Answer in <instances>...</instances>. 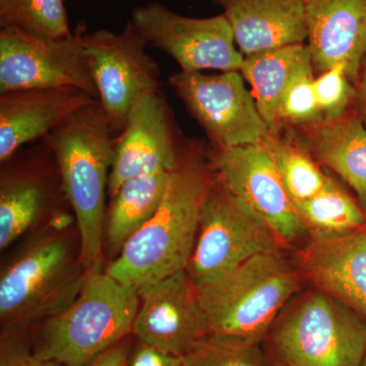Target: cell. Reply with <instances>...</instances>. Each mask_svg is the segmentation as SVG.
<instances>
[{"label":"cell","mask_w":366,"mask_h":366,"mask_svg":"<svg viewBox=\"0 0 366 366\" xmlns=\"http://www.w3.org/2000/svg\"><path fill=\"white\" fill-rule=\"evenodd\" d=\"M215 180L197 147L182 150L157 212L125 242L106 273L139 290L187 269L202 209Z\"/></svg>","instance_id":"1"},{"label":"cell","mask_w":366,"mask_h":366,"mask_svg":"<svg viewBox=\"0 0 366 366\" xmlns=\"http://www.w3.org/2000/svg\"><path fill=\"white\" fill-rule=\"evenodd\" d=\"M117 136L99 100L81 108L41 139L51 151L78 226L86 269L102 268L105 197Z\"/></svg>","instance_id":"2"},{"label":"cell","mask_w":366,"mask_h":366,"mask_svg":"<svg viewBox=\"0 0 366 366\" xmlns=\"http://www.w3.org/2000/svg\"><path fill=\"white\" fill-rule=\"evenodd\" d=\"M302 278L298 264L278 249L197 286L209 333L261 345L297 295Z\"/></svg>","instance_id":"3"},{"label":"cell","mask_w":366,"mask_h":366,"mask_svg":"<svg viewBox=\"0 0 366 366\" xmlns=\"http://www.w3.org/2000/svg\"><path fill=\"white\" fill-rule=\"evenodd\" d=\"M139 305L137 288L88 269L76 300L42 322L34 351L64 366H88L132 334Z\"/></svg>","instance_id":"4"},{"label":"cell","mask_w":366,"mask_h":366,"mask_svg":"<svg viewBox=\"0 0 366 366\" xmlns=\"http://www.w3.org/2000/svg\"><path fill=\"white\" fill-rule=\"evenodd\" d=\"M51 227V226H50ZM86 269L64 230L38 236L2 269V332H25L66 310L83 287Z\"/></svg>","instance_id":"5"},{"label":"cell","mask_w":366,"mask_h":366,"mask_svg":"<svg viewBox=\"0 0 366 366\" xmlns=\"http://www.w3.org/2000/svg\"><path fill=\"white\" fill-rule=\"evenodd\" d=\"M269 334L281 366H360L366 317L314 288L289 301Z\"/></svg>","instance_id":"6"},{"label":"cell","mask_w":366,"mask_h":366,"mask_svg":"<svg viewBox=\"0 0 366 366\" xmlns=\"http://www.w3.org/2000/svg\"><path fill=\"white\" fill-rule=\"evenodd\" d=\"M283 244L254 212L216 177L204 201L187 271L196 286Z\"/></svg>","instance_id":"7"},{"label":"cell","mask_w":366,"mask_h":366,"mask_svg":"<svg viewBox=\"0 0 366 366\" xmlns=\"http://www.w3.org/2000/svg\"><path fill=\"white\" fill-rule=\"evenodd\" d=\"M148 43L131 21L122 32L96 30L84 35V47L99 102L118 136L134 103L161 91V71L147 52Z\"/></svg>","instance_id":"8"},{"label":"cell","mask_w":366,"mask_h":366,"mask_svg":"<svg viewBox=\"0 0 366 366\" xmlns=\"http://www.w3.org/2000/svg\"><path fill=\"white\" fill-rule=\"evenodd\" d=\"M86 24L71 35L44 38L0 30V94L34 88H76L98 99L84 47Z\"/></svg>","instance_id":"9"},{"label":"cell","mask_w":366,"mask_h":366,"mask_svg":"<svg viewBox=\"0 0 366 366\" xmlns=\"http://www.w3.org/2000/svg\"><path fill=\"white\" fill-rule=\"evenodd\" d=\"M240 71L175 72L168 84L215 146L262 144L272 134Z\"/></svg>","instance_id":"10"},{"label":"cell","mask_w":366,"mask_h":366,"mask_svg":"<svg viewBox=\"0 0 366 366\" xmlns=\"http://www.w3.org/2000/svg\"><path fill=\"white\" fill-rule=\"evenodd\" d=\"M129 21L148 45L169 54L182 71H239L244 60L224 14L187 18L151 2L134 7Z\"/></svg>","instance_id":"11"},{"label":"cell","mask_w":366,"mask_h":366,"mask_svg":"<svg viewBox=\"0 0 366 366\" xmlns=\"http://www.w3.org/2000/svg\"><path fill=\"white\" fill-rule=\"evenodd\" d=\"M208 159L219 182L254 212L282 244L290 245L307 231L262 144H214Z\"/></svg>","instance_id":"12"},{"label":"cell","mask_w":366,"mask_h":366,"mask_svg":"<svg viewBox=\"0 0 366 366\" xmlns=\"http://www.w3.org/2000/svg\"><path fill=\"white\" fill-rule=\"evenodd\" d=\"M60 194L66 196L56 161L42 142L2 161L0 249L11 247L51 213Z\"/></svg>","instance_id":"13"},{"label":"cell","mask_w":366,"mask_h":366,"mask_svg":"<svg viewBox=\"0 0 366 366\" xmlns=\"http://www.w3.org/2000/svg\"><path fill=\"white\" fill-rule=\"evenodd\" d=\"M132 332L144 342L183 357L209 334L197 288L187 269L139 289Z\"/></svg>","instance_id":"14"},{"label":"cell","mask_w":366,"mask_h":366,"mask_svg":"<svg viewBox=\"0 0 366 366\" xmlns=\"http://www.w3.org/2000/svg\"><path fill=\"white\" fill-rule=\"evenodd\" d=\"M182 149L170 106L162 92L147 94L134 103L117 136L108 194L132 178L177 167Z\"/></svg>","instance_id":"15"},{"label":"cell","mask_w":366,"mask_h":366,"mask_svg":"<svg viewBox=\"0 0 366 366\" xmlns=\"http://www.w3.org/2000/svg\"><path fill=\"white\" fill-rule=\"evenodd\" d=\"M96 100L76 88H34L0 94V162L26 144L41 141Z\"/></svg>","instance_id":"16"},{"label":"cell","mask_w":366,"mask_h":366,"mask_svg":"<svg viewBox=\"0 0 366 366\" xmlns=\"http://www.w3.org/2000/svg\"><path fill=\"white\" fill-rule=\"evenodd\" d=\"M310 234L298 261L303 278L366 317V227L345 234Z\"/></svg>","instance_id":"17"},{"label":"cell","mask_w":366,"mask_h":366,"mask_svg":"<svg viewBox=\"0 0 366 366\" xmlns=\"http://www.w3.org/2000/svg\"><path fill=\"white\" fill-rule=\"evenodd\" d=\"M308 48L320 72L344 64L351 81L366 54V0H307Z\"/></svg>","instance_id":"18"},{"label":"cell","mask_w":366,"mask_h":366,"mask_svg":"<svg viewBox=\"0 0 366 366\" xmlns=\"http://www.w3.org/2000/svg\"><path fill=\"white\" fill-rule=\"evenodd\" d=\"M223 9L243 55L303 44L307 0H213Z\"/></svg>","instance_id":"19"},{"label":"cell","mask_w":366,"mask_h":366,"mask_svg":"<svg viewBox=\"0 0 366 366\" xmlns=\"http://www.w3.org/2000/svg\"><path fill=\"white\" fill-rule=\"evenodd\" d=\"M312 60L307 45L296 44L244 56L239 71L252 88V95L272 134L280 122L279 112L286 89L298 71Z\"/></svg>","instance_id":"20"},{"label":"cell","mask_w":366,"mask_h":366,"mask_svg":"<svg viewBox=\"0 0 366 366\" xmlns=\"http://www.w3.org/2000/svg\"><path fill=\"white\" fill-rule=\"evenodd\" d=\"M312 150L322 165L352 187L366 212V129L360 120L341 118L325 122L315 134Z\"/></svg>","instance_id":"21"},{"label":"cell","mask_w":366,"mask_h":366,"mask_svg":"<svg viewBox=\"0 0 366 366\" xmlns=\"http://www.w3.org/2000/svg\"><path fill=\"white\" fill-rule=\"evenodd\" d=\"M171 171L132 178L112 197L107 213V239L119 252L125 242L157 212L167 189Z\"/></svg>","instance_id":"22"},{"label":"cell","mask_w":366,"mask_h":366,"mask_svg":"<svg viewBox=\"0 0 366 366\" xmlns=\"http://www.w3.org/2000/svg\"><path fill=\"white\" fill-rule=\"evenodd\" d=\"M305 230L345 234L366 227V212L332 178L310 199L293 203Z\"/></svg>","instance_id":"23"},{"label":"cell","mask_w":366,"mask_h":366,"mask_svg":"<svg viewBox=\"0 0 366 366\" xmlns=\"http://www.w3.org/2000/svg\"><path fill=\"white\" fill-rule=\"evenodd\" d=\"M66 0H0V25L44 38L71 35Z\"/></svg>","instance_id":"24"},{"label":"cell","mask_w":366,"mask_h":366,"mask_svg":"<svg viewBox=\"0 0 366 366\" xmlns=\"http://www.w3.org/2000/svg\"><path fill=\"white\" fill-rule=\"evenodd\" d=\"M262 146L274 161L292 203L310 199L322 189L327 177L307 153L276 139L273 134Z\"/></svg>","instance_id":"25"},{"label":"cell","mask_w":366,"mask_h":366,"mask_svg":"<svg viewBox=\"0 0 366 366\" xmlns=\"http://www.w3.org/2000/svg\"><path fill=\"white\" fill-rule=\"evenodd\" d=\"M182 366H269L261 345L208 334L182 357Z\"/></svg>","instance_id":"26"},{"label":"cell","mask_w":366,"mask_h":366,"mask_svg":"<svg viewBox=\"0 0 366 366\" xmlns=\"http://www.w3.org/2000/svg\"><path fill=\"white\" fill-rule=\"evenodd\" d=\"M314 64L310 60L305 64L286 89L282 99L280 120L296 124L324 122L315 91Z\"/></svg>","instance_id":"27"},{"label":"cell","mask_w":366,"mask_h":366,"mask_svg":"<svg viewBox=\"0 0 366 366\" xmlns=\"http://www.w3.org/2000/svg\"><path fill=\"white\" fill-rule=\"evenodd\" d=\"M315 91L325 122L343 118L353 98L351 79L344 64H337L315 78Z\"/></svg>","instance_id":"28"},{"label":"cell","mask_w":366,"mask_h":366,"mask_svg":"<svg viewBox=\"0 0 366 366\" xmlns=\"http://www.w3.org/2000/svg\"><path fill=\"white\" fill-rule=\"evenodd\" d=\"M24 332H2L0 341V366H64L46 360L30 349L23 338Z\"/></svg>","instance_id":"29"},{"label":"cell","mask_w":366,"mask_h":366,"mask_svg":"<svg viewBox=\"0 0 366 366\" xmlns=\"http://www.w3.org/2000/svg\"><path fill=\"white\" fill-rule=\"evenodd\" d=\"M125 366H182V357L137 340L136 346L129 350Z\"/></svg>","instance_id":"30"},{"label":"cell","mask_w":366,"mask_h":366,"mask_svg":"<svg viewBox=\"0 0 366 366\" xmlns=\"http://www.w3.org/2000/svg\"><path fill=\"white\" fill-rule=\"evenodd\" d=\"M129 347L127 342L122 340L117 345L101 354L88 366H125L129 357Z\"/></svg>","instance_id":"31"},{"label":"cell","mask_w":366,"mask_h":366,"mask_svg":"<svg viewBox=\"0 0 366 366\" xmlns=\"http://www.w3.org/2000/svg\"><path fill=\"white\" fill-rule=\"evenodd\" d=\"M361 93H362L363 108H365V114L366 117V66L365 74H363L362 84H361Z\"/></svg>","instance_id":"32"},{"label":"cell","mask_w":366,"mask_h":366,"mask_svg":"<svg viewBox=\"0 0 366 366\" xmlns=\"http://www.w3.org/2000/svg\"><path fill=\"white\" fill-rule=\"evenodd\" d=\"M360 366H366V349L365 355H363L362 360H361Z\"/></svg>","instance_id":"33"}]
</instances>
